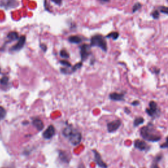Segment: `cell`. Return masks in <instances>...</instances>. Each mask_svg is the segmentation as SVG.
Here are the masks:
<instances>
[{
	"instance_id": "cell-1",
	"label": "cell",
	"mask_w": 168,
	"mask_h": 168,
	"mask_svg": "<svg viewBox=\"0 0 168 168\" xmlns=\"http://www.w3.org/2000/svg\"><path fill=\"white\" fill-rule=\"evenodd\" d=\"M140 135L143 139L149 142H158L162 139L160 133L156 129L153 123L151 122L141 128Z\"/></svg>"
},
{
	"instance_id": "cell-2",
	"label": "cell",
	"mask_w": 168,
	"mask_h": 168,
	"mask_svg": "<svg viewBox=\"0 0 168 168\" xmlns=\"http://www.w3.org/2000/svg\"><path fill=\"white\" fill-rule=\"evenodd\" d=\"M62 133L65 137L68 138L69 141L73 145L76 146L82 141V134L71 126H67L63 129Z\"/></svg>"
},
{
	"instance_id": "cell-3",
	"label": "cell",
	"mask_w": 168,
	"mask_h": 168,
	"mask_svg": "<svg viewBox=\"0 0 168 168\" xmlns=\"http://www.w3.org/2000/svg\"><path fill=\"white\" fill-rule=\"evenodd\" d=\"M91 47H98L105 52L107 51V42L105 39V38L102 36V35L97 34L93 35L91 39Z\"/></svg>"
},
{
	"instance_id": "cell-4",
	"label": "cell",
	"mask_w": 168,
	"mask_h": 168,
	"mask_svg": "<svg viewBox=\"0 0 168 168\" xmlns=\"http://www.w3.org/2000/svg\"><path fill=\"white\" fill-rule=\"evenodd\" d=\"M146 114L153 118L159 117L161 114L160 109L157 105V103L154 101H151L149 102V108L146 109Z\"/></svg>"
},
{
	"instance_id": "cell-5",
	"label": "cell",
	"mask_w": 168,
	"mask_h": 168,
	"mask_svg": "<svg viewBox=\"0 0 168 168\" xmlns=\"http://www.w3.org/2000/svg\"><path fill=\"white\" fill-rule=\"evenodd\" d=\"M91 46L90 45H87V44H83L82 45L80 48V50H79V53H80L81 56V59L82 61H85L86 59L89 58V56L91 54Z\"/></svg>"
},
{
	"instance_id": "cell-6",
	"label": "cell",
	"mask_w": 168,
	"mask_h": 168,
	"mask_svg": "<svg viewBox=\"0 0 168 168\" xmlns=\"http://www.w3.org/2000/svg\"><path fill=\"white\" fill-rule=\"evenodd\" d=\"M0 6L5 9H12V8L17 7L18 6V3L16 0H1Z\"/></svg>"
},
{
	"instance_id": "cell-7",
	"label": "cell",
	"mask_w": 168,
	"mask_h": 168,
	"mask_svg": "<svg viewBox=\"0 0 168 168\" xmlns=\"http://www.w3.org/2000/svg\"><path fill=\"white\" fill-rule=\"evenodd\" d=\"M122 125V121L119 119H116L107 124V129L109 133H113L117 131Z\"/></svg>"
},
{
	"instance_id": "cell-8",
	"label": "cell",
	"mask_w": 168,
	"mask_h": 168,
	"mask_svg": "<svg viewBox=\"0 0 168 168\" xmlns=\"http://www.w3.org/2000/svg\"><path fill=\"white\" fill-rule=\"evenodd\" d=\"M134 146L136 149L140 151H146L150 149V146L147 145V143L141 139L135 140L134 142Z\"/></svg>"
},
{
	"instance_id": "cell-9",
	"label": "cell",
	"mask_w": 168,
	"mask_h": 168,
	"mask_svg": "<svg viewBox=\"0 0 168 168\" xmlns=\"http://www.w3.org/2000/svg\"><path fill=\"white\" fill-rule=\"evenodd\" d=\"M18 40V41L17 43V44L12 47L10 49L11 51H18L22 49L23 47L25 46V44L26 42V36L25 35H21Z\"/></svg>"
},
{
	"instance_id": "cell-10",
	"label": "cell",
	"mask_w": 168,
	"mask_h": 168,
	"mask_svg": "<svg viewBox=\"0 0 168 168\" xmlns=\"http://www.w3.org/2000/svg\"><path fill=\"white\" fill-rule=\"evenodd\" d=\"M93 152L94 153V156H95V161L96 163L102 168H107L108 166L106 163L102 160V159L101 158V156L100 154L97 150H93Z\"/></svg>"
},
{
	"instance_id": "cell-11",
	"label": "cell",
	"mask_w": 168,
	"mask_h": 168,
	"mask_svg": "<svg viewBox=\"0 0 168 168\" xmlns=\"http://www.w3.org/2000/svg\"><path fill=\"white\" fill-rule=\"evenodd\" d=\"M125 92L120 93L114 92V93H112L109 95V98L114 101H123L125 100Z\"/></svg>"
},
{
	"instance_id": "cell-12",
	"label": "cell",
	"mask_w": 168,
	"mask_h": 168,
	"mask_svg": "<svg viewBox=\"0 0 168 168\" xmlns=\"http://www.w3.org/2000/svg\"><path fill=\"white\" fill-rule=\"evenodd\" d=\"M55 134V129L53 126H49L47 128V129L43 133V137L45 139H50L53 137Z\"/></svg>"
},
{
	"instance_id": "cell-13",
	"label": "cell",
	"mask_w": 168,
	"mask_h": 168,
	"mask_svg": "<svg viewBox=\"0 0 168 168\" xmlns=\"http://www.w3.org/2000/svg\"><path fill=\"white\" fill-rule=\"evenodd\" d=\"M32 124L38 131H42L44 127V125H43V122L40 119H39V118L34 119L33 121H32Z\"/></svg>"
},
{
	"instance_id": "cell-14",
	"label": "cell",
	"mask_w": 168,
	"mask_h": 168,
	"mask_svg": "<svg viewBox=\"0 0 168 168\" xmlns=\"http://www.w3.org/2000/svg\"><path fill=\"white\" fill-rule=\"evenodd\" d=\"M7 39H9L8 40V42H11L15 40H17V39H18V34L17 32H11L7 35Z\"/></svg>"
},
{
	"instance_id": "cell-15",
	"label": "cell",
	"mask_w": 168,
	"mask_h": 168,
	"mask_svg": "<svg viewBox=\"0 0 168 168\" xmlns=\"http://www.w3.org/2000/svg\"><path fill=\"white\" fill-rule=\"evenodd\" d=\"M69 41L72 43L78 44L82 42V39L80 37L78 36V35H72V36H70L69 38Z\"/></svg>"
},
{
	"instance_id": "cell-16",
	"label": "cell",
	"mask_w": 168,
	"mask_h": 168,
	"mask_svg": "<svg viewBox=\"0 0 168 168\" xmlns=\"http://www.w3.org/2000/svg\"><path fill=\"white\" fill-rule=\"evenodd\" d=\"M144 122H145V119H144L143 117H137L134 119L133 125L135 127H137L141 125L142 123H144Z\"/></svg>"
},
{
	"instance_id": "cell-17",
	"label": "cell",
	"mask_w": 168,
	"mask_h": 168,
	"mask_svg": "<svg viewBox=\"0 0 168 168\" xmlns=\"http://www.w3.org/2000/svg\"><path fill=\"white\" fill-rule=\"evenodd\" d=\"M119 36V34L117 32H110V34H108L106 38H112L113 39V40H116L118 39V38Z\"/></svg>"
},
{
	"instance_id": "cell-18",
	"label": "cell",
	"mask_w": 168,
	"mask_h": 168,
	"mask_svg": "<svg viewBox=\"0 0 168 168\" xmlns=\"http://www.w3.org/2000/svg\"><path fill=\"white\" fill-rule=\"evenodd\" d=\"M143 5L139 2H137L134 4V5L132 7V13H135V12L138 11L139 10H140L141 9Z\"/></svg>"
},
{
	"instance_id": "cell-19",
	"label": "cell",
	"mask_w": 168,
	"mask_h": 168,
	"mask_svg": "<svg viewBox=\"0 0 168 168\" xmlns=\"http://www.w3.org/2000/svg\"><path fill=\"white\" fill-rule=\"evenodd\" d=\"M60 55H61V57L62 58L65 59H69L70 57V55L69 53V52H68L66 49H62L60 52Z\"/></svg>"
},
{
	"instance_id": "cell-20",
	"label": "cell",
	"mask_w": 168,
	"mask_h": 168,
	"mask_svg": "<svg viewBox=\"0 0 168 168\" xmlns=\"http://www.w3.org/2000/svg\"><path fill=\"white\" fill-rule=\"evenodd\" d=\"M158 11L162 13L168 15V7L166 6H160L158 8Z\"/></svg>"
},
{
	"instance_id": "cell-21",
	"label": "cell",
	"mask_w": 168,
	"mask_h": 168,
	"mask_svg": "<svg viewBox=\"0 0 168 168\" xmlns=\"http://www.w3.org/2000/svg\"><path fill=\"white\" fill-rule=\"evenodd\" d=\"M9 83V78L7 76H3L0 79V84L2 86H7Z\"/></svg>"
},
{
	"instance_id": "cell-22",
	"label": "cell",
	"mask_w": 168,
	"mask_h": 168,
	"mask_svg": "<svg viewBox=\"0 0 168 168\" xmlns=\"http://www.w3.org/2000/svg\"><path fill=\"white\" fill-rule=\"evenodd\" d=\"M6 116V110L3 107L0 106V120H2Z\"/></svg>"
},
{
	"instance_id": "cell-23",
	"label": "cell",
	"mask_w": 168,
	"mask_h": 168,
	"mask_svg": "<svg viewBox=\"0 0 168 168\" xmlns=\"http://www.w3.org/2000/svg\"><path fill=\"white\" fill-rule=\"evenodd\" d=\"M151 16L154 19H158L160 18V11L158 9H155L151 13Z\"/></svg>"
},
{
	"instance_id": "cell-24",
	"label": "cell",
	"mask_w": 168,
	"mask_h": 168,
	"mask_svg": "<svg viewBox=\"0 0 168 168\" xmlns=\"http://www.w3.org/2000/svg\"><path fill=\"white\" fill-rule=\"evenodd\" d=\"M82 66V62H78L77 64H76V65L72 67V72H76L77 70L80 69Z\"/></svg>"
},
{
	"instance_id": "cell-25",
	"label": "cell",
	"mask_w": 168,
	"mask_h": 168,
	"mask_svg": "<svg viewBox=\"0 0 168 168\" xmlns=\"http://www.w3.org/2000/svg\"><path fill=\"white\" fill-rule=\"evenodd\" d=\"M60 63L63 66H66L67 67H71L72 65L69 62L66 61V60H62V61H60Z\"/></svg>"
},
{
	"instance_id": "cell-26",
	"label": "cell",
	"mask_w": 168,
	"mask_h": 168,
	"mask_svg": "<svg viewBox=\"0 0 168 168\" xmlns=\"http://www.w3.org/2000/svg\"><path fill=\"white\" fill-rule=\"evenodd\" d=\"M160 148L161 149H168V136L166 137L165 143H163V144H162V145H161Z\"/></svg>"
},
{
	"instance_id": "cell-27",
	"label": "cell",
	"mask_w": 168,
	"mask_h": 168,
	"mask_svg": "<svg viewBox=\"0 0 168 168\" xmlns=\"http://www.w3.org/2000/svg\"><path fill=\"white\" fill-rule=\"evenodd\" d=\"M153 73L155 74H159L160 72V69H158V68L156 67H154L153 69Z\"/></svg>"
},
{
	"instance_id": "cell-28",
	"label": "cell",
	"mask_w": 168,
	"mask_h": 168,
	"mask_svg": "<svg viewBox=\"0 0 168 168\" xmlns=\"http://www.w3.org/2000/svg\"><path fill=\"white\" fill-rule=\"evenodd\" d=\"M40 48L44 52H46V51L47 49V45H45V44H43V43H41L40 44Z\"/></svg>"
},
{
	"instance_id": "cell-29",
	"label": "cell",
	"mask_w": 168,
	"mask_h": 168,
	"mask_svg": "<svg viewBox=\"0 0 168 168\" xmlns=\"http://www.w3.org/2000/svg\"><path fill=\"white\" fill-rule=\"evenodd\" d=\"M131 105L132 106H138L140 105V102L139 101H137V100H135V101H133V102H132L131 103Z\"/></svg>"
},
{
	"instance_id": "cell-30",
	"label": "cell",
	"mask_w": 168,
	"mask_h": 168,
	"mask_svg": "<svg viewBox=\"0 0 168 168\" xmlns=\"http://www.w3.org/2000/svg\"><path fill=\"white\" fill-rule=\"evenodd\" d=\"M51 2H53V3H55V4H57L58 5H60L62 3V0H51Z\"/></svg>"
},
{
	"instance_id": "cell-31",
	"label": "cell",
	"mask_w": 168,
	"mask_h": 168,
	"mask_svg": "<svg viewBox=\"0 0 168 168\" xmlns=\"http://www.w3.org/2000/svg\"><path fill=\"white\" fill-rule=\"evenodd\" d=\"M151 168H160L158 165V162L154 161V163H153V165H152Z\"/></svg>"
},
{
	"instance_id": "cell-32",
	"label": "cell",
	"mask_w": 168,
	"mask_h": 168,
	"mask_svg": "<svg viewBox=\"0 0 168 168\" xmlns=\"http://www.w3.org/2000/svg\"><path fill=\"white\" fill-rule=\"evenodd\" d=\"M124 112H125V113H126L127 114H129L131 113V110H130V109H129V108H127V107H125Z\"/></svg>"
},
{
	"instance_id": "cell-33",
	"label": "cell",
	"mask_w": 168,
	"mask_h": 168,
	"mask_svg": "<svg viewBox=\"0 0 168 168\" xmlns=\"http://www.w3.org/2000/svg\"><path fill=\"white\" fill-rule=\"evenodd\" d=\"M99 1L101 2H103V3H109V2H110V0H99Z\"/></svg>"
},
{
	"instance_id": "cell-34",
	"label": "cell",
	"mask_w": 168,
	"mask_h": 168,
	"mask_svg": "<svg viewBox=\"0 0 168 168\" xmlns=\"http://www.w3.org/2000/svg\"><path fill=\"white\" fill-rule=\"evenodd\" d=\"M0 72H1V69H0Z\"/></svg>"
},
{
	"instance_id": "cell-35",
	"label": "cell",
	"mask_w": 168,
	"mask_h": 168,
	"mask_svg": "<svg viewBox=\"0 0 168 168\" xmlns=\"http://www.w3.org/2000/svg\"><path fill=\"white\" fill-rule=\"evenodd\" d=\"M167 2H168V0H167Z\"/></svg>"
}]
</instances>
